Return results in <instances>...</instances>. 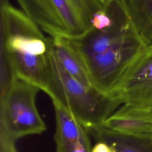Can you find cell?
Here are the masks:
<instances>
[{
	"instance_id": "cell-1",
	"label": "cell",
	"mask_w": 152,
	"mask_h": 152,
	"mask_svg": "<svg viewBox=\"0 0 152 152\" xmlns=\"http://www.w3.org/2000/svg\"><path fill=\"white\" fill-rule=\"evenodd\" d=\"M67 39L84 64L92 86L118 99L125 75L147 47L131 21Z\"/></svg>"
},
{
	"instance_id": "cell-2",
	"label": "cell",
	"mask_w": 152,
	"mask_h": 152,
	"mask_svg": "<svg viewBox=\"0 0 152 152\" xmlns=\"http://www.w3.org/2000/svg\"><path fill=\"white\" fill-rule=\"evenodd\" d=\"M1 56L9 62L15 77L44 91L50 37L21 10L8 0L1 1Z\"/></svg>"
},
{
	"instance_id": "cell-3",
	"label": "cell",
	"mask_w": 152,
	"mask_h": 152,
	"mask_svg": "<svg viewBox=\"0 0 152 152\" xmlns=\"http://www.w3.org/2000/svg\"><path fill=\"white\" fill-rule=\"evenodd\" d=\"M43 91L52 102L68 110L87 131L91 127L103 125L122 104L119 99L102 94L71 76L58 61L52 45Z\"/></svg>"
},
{
	"instance_id": "cell-4",
	"label": "cell",
	"mask_w": 152,
	"mask_h": 152,
	"mask_svg": "<svg viewBox=\"0 0 152 152\" xmlns=\"http://www.w3.org/2000/svg\"><path fill=\"white\" fill-rule=\"evenodd\" d=\"M40 90L36 86L16 78L0 100V129L12 140L41 134L46 129L36 105Z\"/></svg>"
},
{
	"instance_id": "cell-5",
	"label": "cell",
	"mask_w": 152,
	"mask_h": 152,
	"mask_svg": "<svg viewBox=\"0 0 152 152\" xmlns=\"http://www.w3.org/2000/svg\"><path fill=\"white\" fill-rule=\"evenodd\" d=\"M21 10L52 37H78L86 28L71 0H17Z\"/></svg>"
},
{
	"instance_id": "cell-6",
	"label": "cell",
	"mask_w": 152,
	"mask_h": 152,
	"mask_svg": "<svg viewBox=\"0 0 152 152\" xmlns=\"http://www.w3.org/2000/svg\"><path fill=\"white\" fill-rule=\"evenodd\" d=\"M118 96L122 104L152 110V48L147 46L132 65Z\"/></svg>"
},
{
	"instance_id": "cell-7",
	"label": "cell",
	"mask_w": 152,
	"mask_h": 152,
	"mask_svg": "<svg viewBox=\"0 0 152 152\" xmlns=\"http://www.w3.org/2000/svg\"><path fill=\"white\" fill-rule=\"evenodd\" d=\"M103 126L125 134H152V110L123 104Z\"/></svg>"
},
{
	"instance_id": "cell-8",
	"label": "cell",
	"mask_w": 152,
	"mask_h": 152,
	"mask_svg": "<svg viewBox=\"0 0 152 152\" xmlns=\"http://www.w3.org/2000/svg\"><path fill=\"white\" fill-rule=\"evenodd\" d=\"M88 132L96 142L108 144L113 152H152V134L121 133L103 125L91 127Z\"/></svg>"
},
{
	"instance_id": "cell-9",
	"label": "cell",
	"mask_w": 152,
	"mask_h": 152,
	"mask_svg": "<svg viewBox=\"0 0 152 152\" xmlns=\"http://www.w3.org/2000/svg\"><path fill=\"white\" fill-rule=\"evenodd\" d=\"M52 103L56 120V149L90 140L87 129L68 110L55 102Z\"/></svg>"
},
{
	"instance_id": "cell-10",
	"label": "cell",
	"mask_w": 152,
	"mask_h": 152,
	"mask_svg": "<svg viewBox=\"0 0 152 152\" xmlns=\"http://www.w3.org/2000/svg\"><path fill=\"white\" fill-rule=\"evenodd\" d=\"M143 43L152 48V0H118Z\"/></svg>"
},
{
	"instance_id": "cell-11",
	"label": "cell",
	"mask_w": 152,
	"mask_h": 152,
	"mask_svg": "<svg viewBox=\"0 0 152 152\" xmlns=\"http://www.w3.org/2000/svg\"><path fill=\"white\" fill-rule=\"evenodd\" d=\"M50 40L52 49L64 68L83 84L93 87L84 64L68 40L59 37H50Z\"/></svg>"
},
{
	"instance_id": "cell-12",
	"label": "cell",
	"mask_w": 152,
	"mask_h": 152,
	"mask_svg": "<svg viewBox=\"0 0 152 152\" xmlns=\"http://www.w3.org/2000/svg\"><path fill=\"white\" fill-rule=\"evenodd\" d=\"M15 141L0 129V152H17Z\"/></svg>"
},
{
	"instance_id": "cell-13",
	"label": "cell",
	"mask_w": 152,
	"mask_h": 152,
	"mask_svg": "<svg viewBox=\"0 0 152 152\" xmlns=\"http://www.w3.org/2000/svg\"><path fill=\"white\" fill-rule=\"evenodd\" d=\"M91 152H113L112 148L106 143L96 142L92 147Z\"/></svg>"
},
{
	"instance_id": "cell-14",
	"label": "cell",
	"mask_w": 152,
	"mask_h": 152,
	"mask_svg": "<svg viewBox=\"0 0 152 152\" xmlns=\"http://www.w3.org/2000/svg\"><path fill=\"white\" fill-rule=\"evenodd\" d=\"M101 1H103V2H104V3H106V2H107V1H109V0H101Z\"/></svg>"
}]
</instances>
